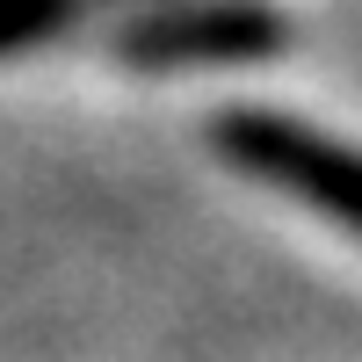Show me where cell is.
<instances>
[{
    "instance_id": "3",
    "label": "cell",
    "mask_w": 362,
    "mask_h": 362,
    "mask_svg": "<svg viewBox=\"0 0 362 362\" xmlns=\"http://www.w3.org/2000/svg\"><path fill=\"white\" fill-rule=\"evenodd\" d=\"M80 15H87V0H0V58L66 37Z\"/></svg>"
},
{
    "instance_id": "1",
    "label": "cell",
    "mask_w": 362,
    "mask_h": 362,
    "mask_svg": "<svg viewBox=\"0 0 362 362\" xmlns=\"http://www.w3.org/2000/svg\"><path fill=\"white\" fill-rule=\"evenodd\" d=\"M290 44V15L276 0H160L109 29L116 66L181 73V66H261Z\"/></svg>"
},
{
    "instance_id": "2",
    "label": "cell",
    "mask_w": 362,
    "mask_h": 362,
    "mask_svg": "<svg viewBox=\"0 0 362 362\" xmlns=\"http://www.w3.org/2000/svg\"><path fill=\"white\" fill-rule=\"evenodd\" d=\"M210 153L225 167L268 181L297 203H312L319 218L355 225V160L348 145H334L326 131L297 124L283 109H218L210 116Z\"/></svg>"
}]
</instances>
